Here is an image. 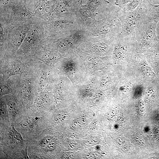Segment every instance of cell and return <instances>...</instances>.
<instances>
[{"label":"cell","mask_w":159,"mask_h":159,"mask_svg":"<svg viewBox=\"0 0 159 159\" xmlns=\"http://www.w3.org/2000/svg\"><path fill=\"white\" fill-rule=\"evenodd\" d=\"M45 22L41 19L32 24L14 57L21 61L33 60L36 54L47 44Z\"/></svg>","instance_id":"6da1fadb"},{"label":"cell","mask_w":159,"mask_h":159,"mask_svg":"<svg viewBox=\"0 0 159 159\" xmlns=\"http://www.w3.org/2000/svg\"><path fill=\"white\" fill-rule=\"evenodd\" d=\"M121 30L117 11L109 12L103 19H96L86 29L88 38L111 42L121 33Z\"/></svg>","instance_id":"7a4b0ae2"},{"label":"cell","mask_w":159,"mask_h":159,"mask_svg":"<svg viewBox=\"0 0 159 159\" xmlns=\"http://www.w3.org/2000/svg\"><path fill=\"white\" fill-rule=\"evenodd\" d=\"M33 24L25 23L12 25L0 24L4 29V37L0 43L1 56L14 57Z\"/></svg>","instance_id":"3957f363"},{"label":"cell","mask_w":159,"mask_h":159,"mask_svg":"<svg viewBox=\"0 0 159 159\" xmlns=\"http://www.w3.org/2000/svg\"><path fill=\"white\" fill-rule=\"evenodd\" d=\"M147 1L145 0L133 11H126L120 9L117 11L122 25L121 34L122 36L133 37L143 23L149 19L154 18L148 9Z\"/></svg>","instance_id":"277c9868"},{"label":"cell","mask_w":159,"mask_h":159,"mask_svg":"<svg viewBox=\"0 0 159 159\" xmlns=\"http://www.w3.org/2000/svg\"><path fill=\"white\" fill-rule=\"evenodd\" d=\"M28 146L27 141L12 124L9 127L0 132V155H5L6 159H14L16 155Z\"/></svg>","instance_id":"5b68a950"},{"label":"cell","mask_w":159,"mask_h":159,"mask_svg":"<svg viewBox=\"0 0 159 159\" xmlns=\"http://www.w3.org/2000/svg\"><path fill=\"white\" fill-rule=\"evenodd\" d=\"M20 76L18 87H14L13 95L27 110L33 105L38 93L36 77L28 71Z\"/></svg>","instance_id":"8992f818"},{"label":"cell","mask_w":159,"mask_h":159,"mask_svg":"<svg viewBox=\"0 0 159 159\" xmlns=\"http://www.w3.org/2000/svg\"><path fill=\"white\" fill-rule=\"evenodd\" d=\"M88 38L86 29L80 27L66 36L48 43L47 46L62 57H65L74 52L79 46Z\"/></svg>","instance_id":"52a82bcc"},{"label":"cell","mask_w":159,"mask_h":159,"mask_svg":"<svg viewBox=\"0 0 159 159\" xmlns=\"http://www.w3.org/2000/svg\"><path fill=\"white\" fill-rule=\"evenodd\" d=\"M44 26L48 43L64 37L73 30L81 27L74 16L50 18L45 21Z\"/></svg>","instance_id":"ba28073f"},{"label":"cell","mask_w":159,"mask_h":159,"mask_svg":"<svg viewBox=\"0 0 159 159\" xmlns=\"http://www.w3.org/2000/svg\"><path fill=\"white\" fill-rule=\"evenodd\" d=\"M14 125L23 138L28 141L49 128L47 116V114L40 117L30 116L27 114L19 122Z\"/></svg>","instance_id":"9c48e42d"},{"label":"cell","mask_w":159,"mask_h":159,"mask_svg":"<svg viewBox=\"0 0 159 159\" xmlns=\"http://www.w3.org/2000/svg\"><path fill=\"white\" fill-rule=\"evenodd\" d=\"M158 18H151L143 23L135 33L133 38L139 50H143L158 42L156 34Z\"/></svg>","instance_id":"30bf717a"},{"label":"cell","mask_w":159,"mask_h":159,"mask_svg":"<svg viewBox=\"0 0 159 159\" xmlns=\"http://www.w3.org/2000/svg\"><path fill=\"white\" fill-rule=\"evenodd\" d=\"M113 45L112 42L88 38L77 49L85 53L100 57L109 54L112 51Z\"/></svg>","instance_id":"8fae6325"},{"label":"cell","mask_w":159,"mask_h":159,"mask_svg":"<svg viewBox=\"0 0 159 159\" xmlns=\"http://www.w3.org/2000/svg\"><path fill=\"white\" fill-rule=\"evenodd\" d=\"M50 91L38 92L34 103L27 111L28 115L42 116L53 109V96Z\"/></svg>","instance_id":"7c38bea8"},{"label":"cell","mask_w":159,"mask_h":159,"mask_svg":"<svg viewBox=\"0 0 159 159\" xmlns=\"http://www.w3.org/2000/svg\"><path fill=\"white\" fill-rule=\"evenodd\" d=\"M54 138L51 130L47 128L37 137L27 141V153L29 159H42L41 153Z\"/></svg>","instance_id":"4fadbf2b"},{"label":"cell","mask_w":159,"mask_h":159,"mask_svg":"<svg viewBox=\"0 0 159 159\" xmlns=\"http://www.w3.org/2000/svg\"><path fill=\"white\" fill-rule=\"evenodd\" d=\"M1 97L7 105L11 123L14 124L19 122L26 115L27 111L13 94L6 95Z\"/></svg>","instance_id":"5bb4252c"},{"label":"cell","mask_w":159,"mask_h":159,"mask_svg":"<svg viewBox=\"0 0 159 159\" xmlns=\"http://www.w3.org/2000/svg\"><path fill=\"white\" fill-rule=\"evenodd\" d=\"M4 57L9 61L5 57H2L3 59L5 61V64L3 65L6 67L4 70L1 71L3 80H6L10 77L16 75L21 76L26 72L28 68L26 63L23 62L15 57Z\"/></svg>","instance_id":"9a60e30c"},{"label":"cell","mask_w":159,"mask_h":159,"mask_svg":"<svg viewBox=\"0 0 159 159\" xmlns=\"http://www.w3.org/2000/svg\"><path fill=\"white\" fill-rule=\"evenodd\" d=\"M97 13L89 9L86 5L81 3L76 8L74 17L78 24L85 29L95 20Z\"/></svg>","instance_id":"2e32d148"},{"label":"cell","mask_w":159,"mask_h":159,"mask_svg":"<svg viewBox=\"0 0 159 159\" xmlns=\"http://www.w3.org/2000/svg\"><path fill=\"white\" fill-rule=\"evenodd\" d=\"M73 0H58L50 18H57L74 16L76 6Z\"/></svg>","instance_id":"e0dca14e"},{"label":"cell","mask_w":159,"mask_h":159,"mask_svg":"<svg viewBox=\"0 0 159 159\" xmlns=\"http://www.w3.org/2000/svg\"><path fill=\"white\" fill-rule=\"evenodd\" d=\"M63 57L60 54L46 45L36 54L34 59L41 61L48 66H52L59 62Z\"/></svg>","instance_id":"ac0fdd59"},{"label":"cell","mask_w":159,"mask_h":159,"mask_svg":"<svg viewBox=\"0 0 159 159\" xmlns=\"http://www.w3.org/2000/svg\"><path fill=\"white\" fill-rule=\"evenodd\" d=\"M58 1L52 0L41 3L36 7L34 13L39 18L47 21L50 18Z\"/></svg>","instance_id":"d6986e66"},{"label":"cell","mask_w":159,"mask_h":159,"mask_svg":"<svg viewBox=\"0 0 159 159\" xmlns=\"http://www.w3.org/2000/svg\"><path fill=\"white\" fill-rule=\"evenodd\" d=\"M0 132L9 127L12 124L7 105L2 97H0Z\"/></svg>","instance_id":"ffe728a7"},{"label":"cell","mask_w":159,"mask_h":159,"mask_svg":"<svg viewBox=\"0 0 159 159\" xmlns=\"http://www.w3.org/2000/svg\"><path fill=\"white\" fill-rule=\"evenodd\" d=\"M54 138L44 149L41 154L42 159L51 158L54 152L58 145V141Z\"/></svg>","instance_id":"44dd1931"},{"label":"cell","mask_w":159,"mask_h":159,"mask_svg":"<svg viewBox=\"0 0 159 159\" xmlns=\"http://www.w3.org/2000/svg\"><path fill=\"white\" fill-rule=\"evenodd\" d=\"M4 81L1 82L0 97L6 95L13 94V87L12 84H10L6 80Z\"/></svg>","instance_id":"7402d4cb"},{"label":"cell","mask_w":159,"mask_h":159,"mask_svg":"<svg viewBox=\"0 0 159 159\" xmlns=\"http://www.w3.org/2000/svg\"><path fill=\"white\" fill-rule=\"evenodd\" d=\"M145 0H133L122 8L120 9L126 11H132L141 4Z\"/></svg>","instance_id":"603a6c76"},{"label":"cell","mask_w":159,"mask_h":159,"mask_svg":"<svg viewBox=\"0 0 159 159\" xmlns=\"http://www.w3.org/2000/svg\"><path fill=\"white\" fill-rule=\"evenodd\" d=\"M109 2L106 0H89L88 3L85 5L90 9L95 12L98 6L103 4H107Z\"/></svg>","instance_id":"cb8c5ba5"},{"label":"cell","mask_w":159,"mask_h":159,"mask_svg":"<svg viewBox=\"0 0 159 159\" xmlns=\"http://www.w3.org/2000/svg\"><path fill=\"white\" fill-rule=\"evenodd\" d=\"M148 8L150 14L154 18L159 20V5H154L148 0Z\"/></svg>","instance_id":"d4e9b609"},{"label":"cell","mask_w":159,"mask_h":159,"mask_svg":"<svg viewBox=\"0 0 159 159\" xmlns=\"http://www.w3.org/2000/svg\"><path fill=\"white\" fill-rule=\"evenodd\" d=\"M26 146L21 151L18 153L15 156L14 159H29L27 153V148Z\"/></svg>","instance_id":"484cf974"},{"label":"cell","mask_w":159,"mask_h":159,"mask_svg":"<svg viewBox=\"0 0 159 159\" xmlns=\"http://www.w3.org/2000/svg\"><path fill=\"white\" fill-rule=\"evenodd\" d=\"M133 0H116L115 4L120 7V9L122 8L127 4Z\"/></svg>","instance_id":"4316f807"},{"label":"cell","mask_w":159,"mask_h":159,"mask_svg":"<svg viewBox=\"0 0 159 159\" xmlns=\"http://www.w3.org/2000/svg\"><path fill=\"white\" fill-rule=\"evenodd\" d=\"M82 125V120L80 119L77 118L73 121L72 125L74 128H78L81 127Z\"/></svg>","instance_id":"83f0119b"},{"label":"cell","mask_w":159,"mask_h":159,"mask_svg":"<svg viewBox=\"0 0 159 159\" xmlns=\"http://www.w3.org/2000/svg\"><path fill=\"white\" fill-rule=\"evenodd\" d=\"M155 92L154 89L152 87L148 88L145 93V97L146 99L150 98L153 94Z\"/></svg>","instance_id":"f1b7e54d"},{"label":"cell","mask_w":159,"mask_h":159,"mask_svg":"<svg viewBox=\"0 0 159 159\" xmlns=\"http://www.w3.org/2000/svg\"><path fill=\"white\" fill-rule=\"evenodd\" d=\"M84 143L88 146H92L98 144L99 142L96 140L91 139L85 140Z\"/></svg>","instance_id":"f546056e"},{"label":"cell","mask_w":159,"mask_h":159,"mask_svg":"<svg viewBox=\"0 0 159 159\" xmlns=\"http://www.w3.org/2000/svg\"><path fill=\"white\" fill-rule=\"evenodd\" d=\"M74 154L73 153L67 152L64 153L62 155V158L63 159H72L74 157Z\"/></svg>","instance_id":"4dcf8cb0"},{"label":"cell","mask_w":159,"mask_h":159,"mask_svg":"<svg viewBox=\"0 0 159 159\" xmlns=\"http://www.w3.org/2000/svg\"><path fill=\"white\" fill-rule=\"evenodd\" d=\"M139 110L141 112H144L145 110V106L144 102L142 100H140L139 101Z\"/></svg>","instance_id":"1f68e13d"},{"label":"cell","mask_w":159,"mask_h":159,"mask_svg":"<svg viewBox=\"0 0 159 159\" xmlns=\"http://www.w3.org/2000/svg\"><path fill=\"white\" fill-rule=\"evenodd\" d=\"M77 143L74 141H71L70 142L67 144V147L69 150H73L76 148Z\"/></svg>","instance_id":"d6a6232c"},{"label":"cell","mask_w":159,"mask_h":159,"mask_svg":"<svg viewBox=\"0 0 159 159\" xmlns=\"http://www.w3.org/2000/svg\"><path fill=\"white\" fill-rule=\"evenodd\" d=\"M116 142L117 144L120 146L125 145V140L120 138H117L116 140Z\"/></svg>","instance_id":"836d02e7"},{"label":"cell","mask_w":159,"mask_h":159,"mask_svg":"<svg viewBox=\"0 0 159 159\" xmlns=\"http://www.w3.org/2000/svg\"><path fill=\"white\" fill-rule=\"evenodd\" d=\"M156 34L158 41H159V20L158 22L156 28Z\"/></svg>","instance_id":"e575fe53"},{"label":"cell","mask_w":159,"mask_h":159,"mask_svg":"<svg viewBox=\"0 0 159 159\" xmlns=\"http://www.w3.org/2000/svg\"><path fill=\"white\" fill-rule=\"evenodd\" d=\"M135 90H135V95L137 97L138 95H139L141 93L142 89L141 87H139L136 88Z\"/></svg>","instance_id":"d590c367"},{"label":"cell","mask_w":159,"mask_h":159,"mask_svg":"<svg viewBox=\"0 0 159 159\" xmlns=\"http://www.w3.org/2000/svg\"><path fill=\"white\" fill-rule=\"evenodd\" d=\"M149 1L154 5H159V0H149Z\"/></svg>","instance_id":"8d00e7d4"},{"label":"cell","mask_w":159,"mask_h":159,"mask_svg":"<svg viewBox=\"0 0 159 159\" xmlns=\"http://www.w3.org/2000/svg\"><path fill=\"white\" fill-rule=\"evenodd\" d=\"M43 1H48L50 0H43Z\"/></svg>","instance_id":"74e56055"}]
</instances>
